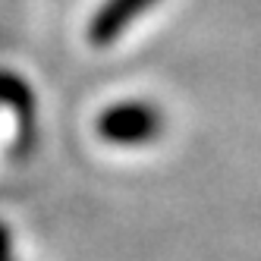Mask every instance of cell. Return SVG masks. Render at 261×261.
<instances>
[{
    "label": "cell",
    "mask_w": 261,
    "mask_h": 261,
    "mask_svg": "<svg viewBox=\"0 0 261 261\" xmlns=\"http://www.w3.org/2000/svg\"><path fill=\"white\" fill-rule=\"evenodd\" d=\"M0 104L16 107L22 117H29V110H35V95H32V88L19 76L0 69Z\"/></svg>",
    "instance_id": "3957f363"
},
{
    "label": "cell",
    "mask_w": 261,
    "mask_h": 261,
    "mask_svg": "<svg viewBox=\"0 0 261 261\" xmlns=\"http://www.w3.org/2000/svg\"><path fill=\"white\" fill-rule=\"evenodd\" d=\"M0 261H13V233L7 223H0Z\"/></svg>",
    "instance_id": "277c9868"
},
{
    "label": "cell",
    "mask_w": 261,
    "mask_h": 261,
    "mask_svg": "<svg viewBox=\"0 0 261 261\" xmlns=\"http://www.w3.org/2000/svg\"><path fill=\"white\" fill-rule=\"evenodd\" d=\"M95 133L101 142L117 148L151 145L164 133V110L148 101H120L101 110L95 120Z\"/></svg>",
    "instance_id": "6da1fadb"
},
{
    "label": "cell",
    "mask_w": 261,
    "mask_h": 261,
    "mask_svg": "<svg viewBox=\"0 0 261 261\" xmlns=\"http://www.w3.org/2000/svg\"><path fill=\"white\" fill-rule=\"evenodd\" d=\"M158 0H104L88 22V41L91 47H110L120 41V35L139 22Z\"/></svg>",
    "instance_id": "7a4b0ae2"
}]
</instances>
